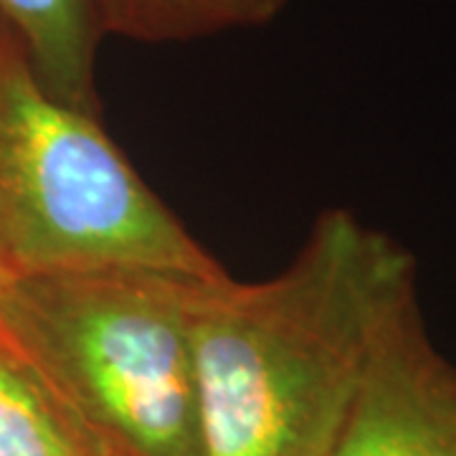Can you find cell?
I'll return each mask as SVG.
<instances>
[{"instance_id":"ba28073f","label":"cell","mask_w":456,"mask_h":456,"mask_svg":"<svg viewBox=\"0 0 456 456\" xmlns=\"http://www.w3.org/2000/svg\"><path fill=\"white\" fill-rule=\"evenodd\" d=\"M0 289H3V279H0Z\"/></svg>"},{"instance_id":"6da1fadb","label":"cell","mask_w":456,"mask_h":456,"mask_svg":"<svg viewBox=\"0 0 456 456\" xmlns=\"http://www.w3.org/2000/svg\"><path fill=\"white\" fill-rule=\"evenodd\" d=\"M419 294L416 259L347 208L322 211L287 269L206 279L193 310L203 456H327L375 345Z\"/></svg>"},{"instance_id":"52a82bcc","label":"cell","mask_w":456,"mask_h":456,"mask_svg":"<svg viewBox=\"0 0 456 456\" xmlns=\"http://www.w3.org/2000/svg\"><path fill=\"white\" fill-rule=\"evenodd\" d=\"M0 456H102L82 426L3 335Z\"/></svg>"},{"instance_id":"8992f818","label":"cell","mask_w":456,"mask_h":456,"mask_svg":"<svg viewBox=\"0 0 456 456\" xmlns=\"http://www.w3.org/2000/svg\"><path fill=\"white\" fill-rule=\"evenodd\" d=\"M102 38L134 44H191L221 33L261 28L289 0H89Z\"/></svg>"},{"instance_id":"7a4b0ae2","label":"cell","mask_w":456,"mask_h":456,"mask_svg":"<svg viewBox=\"0 0 456 456\" xmlns=\"http://www.w3.org/2000/svg\"><path fill=\"white\" fill-rule=\"evenodd\" d=\"M203 281L137 264L11 279L0 335L102 456H203L193 355Z\"/></svg>"},{"instance_id":"3957f363","label":"cell","mask_w":456,"mask_h":456,"mask_svg":"<svg viewBox=\"0 0 456 456\" xmlns=\"http://www.w3.org/2000/svg\"><path fill=\"white\" fill-rule=\"evenodd\" d=\"M137 264L193 277L226 269L167 208L102 125L38 77L0 16V279Z\"/></svg>"},{"instance_id":"5b68a950","label":"cell","mask_w":456,"mask_h":456,"mask_svg":"<svg viewBox=\"0 0 456 456\" xmlns=\"http://www.w3.org/2000/svg\"><path fill=\"white\" fill-rule=\"evenodd\" d=\"M0 16L23 38L51 94L102 114L97 56L104 38L89 0H0Z\"/></svg>"},{"instance_id":"277c9868","label":"cell","mask_w":456,"mask_h":456,"mask_svg":"<svg viewBox=\"0 0 456 456\" xmlns=\"http://www.w3.org/2000/svg\"><path fill=\"white\" fill-rule=\"evenodd\" d=\"M327 456H456V362L431 340L419 294L383 330Z\"/></svg>"}]
</instances>
